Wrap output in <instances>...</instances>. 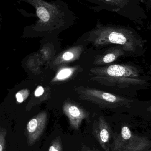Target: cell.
Returning a JSON list of instances; mask_svg holds the SVG:
<instances>
[{
	"mask_svg": "<svg viewBox=\"0 0 151 151\" xmlns=\"http://www.w3.org/2000/svg\"><path fill=\"white\" fill-rule=\"evenodd\" d=\"M97 32L96 44L122 47L128 56L140 57L145 52V40L132 28L128 26L108 24L101 26Z\"/></svg>",
	"mask_w": 151,
	"mask_h": 151,
	"instance_id": "cell-1",
	"label": "cell"
},
{
	"mask_svg": "<svg viewBox=\"0 0 151 151\" xmlns=\"http://www.w3.org/2000/svg\"><path fill=\"white\" fill-rule=\"evenodd\" d=\"M151 151V150H150V151Z\"/></svg>",
	"mask_w": 151,
	"mask_h": 151,
	"instance_id": "cell-19",
	"label": "cell"
},
{
	"mask_svg": "<svg viewBox=\"0 0 151 151\" xmlns=\"http://www.w3.org/2000/svg\"></svg>",
	"mask_w": 151,
	"mask_h": 151,
	"instance_id": "cell-18",
	"label": "cell"
},
{
	"mask_svg": "<svg viewBox=\"0 0 151 151\" xmlns=\"http://www.w3.org/2000/svg\"><path fill=\"white\" fill-rule=\"evenodd\" d=\"M93 133L101 146L106 149L110 139V129L108 124L103 117H99L94 123Z\"/></svg>",
	"mask_w": 151,
	"mask_h": 151,
	"instance_id": "cell-7",
	"label": "cell"
},
{
	"mask_svg": "<svg viewBox=\"0 0 151 151\" xmlns=\"http://www.w3.org/2000/svg\"><path fill=\"white\" fill-rule=\"evenodd\" d=\"M102 2L109 10L118 13L120 10L126 7L130 1L129 0H108Z\"/></svg>",
	"mask_w": 151,
	"mask_h": 151,
	"instance_id": "cell-9",
	"label": "cell"
},
{
	"mask_svg": "<svg viewBox=\"0 0 151 151\" xmlns=\"http://www.w3.org/2000/svg\"><path fill=\"white\" fill-rule=\"evenodd\" d=\"M87 100L102 106L108 108L129 106L132 101L124 97L97 90L88 91Z\"/></svg>",
	"mask_w": 151,
	"mask_h": 151,
	"instance_id": "cell-3",
	"label": "cell"
},
{
	"mask_svg": "<svg viewBox=\"0 0 151 151\" xmlns=\"http://www.w3.org/2000/svg\"><path fill=\"white\" fill-rule=\"evenodd\" d=\"M29 95L28 90H24L20 91L16 94L17 101L19 103H22L25 100Z\"/></svg>",
	"mask_w": 151,
	"mask_h": 151,
	"instance_id": "cell-13",
	"label": "cell"
},
{
	"mask_svg": "<svg viewBox=\"0 0 151 151\" xmlns=\"http://www.w3.org/2000/svg\"><path fill=\"white\" fill-rule=\"evenodd\" d=\"M71 70L69 69H65L60 71L57 76V78L59 79H63L68 77L70 76Z\"/></svg>",
	"mask_w": 151,
	"mask_h": 151,
	"instance_id": "cell-14",
	"label": "cell"
},
{
	"mask_svg": "<svg viewBox=\"0 0 151 151\" xmlns=\"http://www.w3.org/2000/svg\"><path fill=\"white\" fill-rule=\"evenodd\" d=\"M44 93V89L43 87L42 86H39L37 88V90L35 91L34 94L36 97H39L43 95Z\"/></svg>",
	"mask_w": 151,
	"mask_h": 151,
	"instance_id": "cell-15",
	"label": "cell"
},
{
	"mask_svg": "<svg viewBox=\"0 0 151 151\" xmlns=\"http://www.w3.org/2000/svg\"><path fill=\"white\" fill-rule=\"evenodd\" d=\"M150 109H151V108H150Z\"/></svg>",
	"mask_w": 151,
	"mask_h": 151,
	"instance_id": "cell-17",
	"label": "cell"
},
{
	"mask_svg": "<svg viewBox=\"0 0 151 151\" xmlns=\"http://www.w3.org/2000/svg\"><path fill=\"white\" fill-rule=\"evenodd\" d=\"M47 120V113L43 111L28 122L25 130L28 145H32L40 139L45 129Z\"/></svg>",
	"mask_w": 151,
	"mask_h": 151,
	"instance_id": "cell-5",
	"label": "cell"
},
{
	"mask_svg": "<svg viewBox=\"0 0 151 151\" xmlns=\"http://www.w3.org/2000/svg\"><path fill=\"white\" fill-rule=\"evenodd\" d=\"M7 130L1 128L0 132V151H6V137Z\"/></svg>",
	"mask_w": 151,
	"mask_h": 151,
	"instance_id": "cell-12",
	"label": "cell"
},
{
	"mask_svg": "<svg viewBox=\"0 0 151 151\" xmlns=\"http://www.w3.org/2000/svg\"><path fill=\"white\" fill-rule=\"evenodd\" d=\"M150 145L148 139L132 134L129 128L124 126L116 137L113 149L114 151H142Z\"/></svg>",
	"mask_w": 151,
	"mask_h": 151,
	"instance_id": "cell-2",
	"label": "cell"
},
{
	"mask_svg": "<svg viewBox=\"0 0 151 151\" xmlns=\"http://www.w3.org/2000/svg\"><path fill=\"white\" fill-rule=\"evenodd\" d=\"M123 56H128L122 47L114 45L107 49L105 52L100 56L98 62L101 64H109L116 61L119 58Z\"/></svg>",
	"mask_w": 151,
	"mask_h": 151,
	"instance_id": "cell-8",
	"label": "cell"
},
{
	"mask_svg": "<svg viewBox=\"0 0 151 151\" xmlns=\"http://www.w3.org/2000/svg\"><path fill=\"white\" fill-rule=\"evenodd\" d=\"M37 15L39 18L44 22H47L50 19V15L48 11L43 7L38 8L37 11Z\"/></svg>",
	"mask_w": 151,
	"mask_h": 151,
	"instance_id": "cell-10",
	"label": "cell"
},
{
	"mask_svg": "<svg viewBox=\"0 0 151 151\" xmlns=\"http://www.w3.org/2000/svg\"><path fill=\"white\" fill-rule=\"evenodd\" d=\"M63 112L68 118L70 126L78 130L84 119H89V113L84 109L78 105L66 103L63 106Z\"/></svg>",
	"mask_w": 151,
	"mask_h": 151,
	"instance_id": "cell-6",
	"label": "cell"
},
{
	"mask_svg": "<svg viewBox=\"0 0 151 151\" xmlns=\"http://www.w3.org/2000/svg\"><path fill=\"white\" fill-rule=\"evenodd\" d=\"M98 71L102 77L142 78L140 69L131 64H110L99 69Z\"/></svg>",
	"mask_w": 151,
	"mask_h": 151,
	"instance_id": "cell-4",
	"label": "cell"
},
{
	"mask_svg": "<svg viewBox=\"0 0 151 151\" xmlns=\"http://www.w3.org/2000/svg\"><path fill=\"white\" fill-rule=\"evenodd\" d=\"M73 57H74L73 54L71 52H69L65 53L63 55V58L66 60H71L72 58H73Z\"/></svg>",
	"mask_w": 151,
	"mask_h": 151,
	"instance_id": "cell-16",
	"label": "cell"
},
{
	"mask_svg": "<svg viewBox=\"0 0 151 151\" xmlns=\"http://www.w3.org/2000/svg\"><path fill=\"white\" fill-rule=\"evenodd\" d=\"M48 151H63L61 140L60 138H56L53 140L49 147Z\"/></svg>",
	"mask_w": 151,
	"mask_h": 151,
	"instance_id": "cell-11",
	"label": "cell"
}]
</instances>
